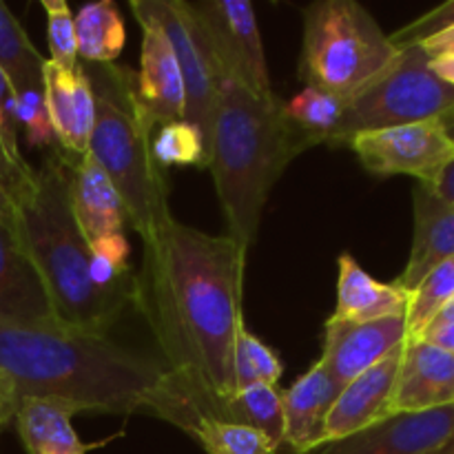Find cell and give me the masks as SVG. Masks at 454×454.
Segmentation results:
<instances>
[{"mask_svg":"<svg viewBox=\"0 0 454 454\" xmlns=\"http://www.w3.org/2000/svg\"><path fill=\"white\" fill-rule=\"evenodd\" d=\"M80 408L53 397H22L18 399L16 424L18 437L27 454H87L105 446L111 439L98 443H82L74 430V415Z\"/></svg>","mask_w":454,"mask_h":454,"instance_id":"21","label":"cell"},{"mask_svg":"<svg viewBox=\"0 0 454 454\" xmlns=\"http://www.w3.org/2000/svg\"><path fill=\"white\" fill-rule=\"evenodd\" d=\"M434 74L443 80L446 84L454 87V56L452 58H437V60H430Z\"/></svg>","mask_w":454,"mask_h":454,"instance_id":"40","label":"cell"},{"mask_svg":"<svg viewBox=\"0 0 454 454\" xmlns=\"http://www.w3.org/2000/svg\"><path fill=\"white\" fill-rule=\"evenodd\" d=\"M452 403H454V393H452Z\"/></svg>","mask_w":454,"mask_h":454,"instance_id":"43","label":"cell"},{"mask_svg":"<svg viewBox=\"0 0 454 454\" xmlns=\"http://www.w3.org/2000/svg\"><path fill=\"white\" fill-rule=\"evenodd\" d=\"M428 189H433L448 207L454 208V160L443 168L442 176L437 177V182H434L433 186H428Z\"/></svg>","mask_w":454,"mask_h":454,"instance_id":"39","label":"cell"},{"mask_svg":"<svg viewBox=\"0 0 454 454\" xmlns=\"http://www.w3.org/2000/svg\"><path fill=\"white\" fill-rule=\"evenodd\" d=\"M443 124H446V129H448V136H450L454 140V114L448 115V118L443 120Z\"/></svg>","mask_w":454,"mask_h":454,"instance_id":"42","label":"cell"},{"mask_svg":"<svg viewBox=\"0 0 454 454\" xmlns=\"http://www.w3.org/2000/svg\"><path fill=\"white\" fill-rule=\"evenodd\" d=\"M421 340L430 341V344L439 346V348L448 350V353L454 355V322L428 326L424 331V335H421Z\"/></svg>","mask_w":454,"mask_h":454,"instance_id":"38","label":"cell"},{"mask_svg":"<svg viewBox=\"0 0 454 454\" xmlns=\"http://www.w3.org/2000/svg\"><path fill=\"white\" fill-rule=\"evenodd\" d=\"M454 355L421 337H408L395 381L390 417L452 403Z\"/></svg>","mask_w":454,"mask_h":454,"instance_id":"14","label":"cell"},{"mask_svg":"<svg viewBox=\"0 0 454 454\" xmlns=\"http://www.w3.org/2000/svg\"><path fill=\"white\" fill-rule=\"evenodd\" d=\"M204 415H213L217 419L255 428L264 433L278 448L284 446L282 393L278 390V386H244V388H239L231 397L207 403Z\"/></svg>","mask_w":454,"mask_h":454,"instance_id":"23","label":"cell"},{"mask_svg":"<svg viewBox=\"0 0 454 454\" xmlns=\"http://www.w3.org/2000/svg\"><path fill=\"white\" fill-rule=\"evenodd\" d=\"M286 115L315 145H331L346 111V100L322 89L306 87L291 102H284Z\"/></svg>","mask_w":454,"mask_h":454,"instance_id":"26","label":"cell"},{"mask_svg":"<svg viewBox=\"0 0 454 454\" xmlns=\"http://www.w3.org/2000/svg\"><path fill=\"white\" fill-rule=\"evenodd\" d=\"M399 49L380 22L355 0H319L304 9L297 75L346 102L390 69Z\"/></svg>","mask_w":454,"mask_h":454,"instance_id":"6","label":"cell"},{"mask_svg":"<svg viewBox=\"0 0 454 454\" xmlns=\"http://www.w3.org/2000/svg\"><path fill=\"white\" fill-rule=\"evenodd\" d=\"M452 114L454 87L434 74L419 44H411L399 49L397 60L384 75L346 102L331 146H346L350 137L364 131L446 120Z\"/></svg>","mask_w":454,"mask_h":454,"instance_id":"7","label":"cell"},{"mask_svg":"<svg viewBox=\"0 0 454 454\" xmlns=\"http://www.w3.org/2000/svg\"><path fill=\"white\" fill-rule=\"evenodd\" d=\"M0 322L58 326L43 279L18 235L13 208L0 195Z\"/></svg>","mask_w":454,"mask_h":454,"instance_id":"12","label":"cell"},{"mask_svg":"<svg viewBox=\"0 0 454 454\" xmlns=\"http://www.w3.org/2000/svg\"><path fill=\"white\" fill-rule=\"evenodd\" d=\"M362 167L375 176H411L433 186L454 160V140L443 120L357 133L348 140Z\"/></svg>","mask_w":454,"mask_h":454,"instance_id":"9","label":"cell"},{"mask_svg":"<svg viewBox=\"0 0 454 454\" xmlns=\"http://www.w3.org/2000/svg\"><path fill=\"white\" fill-rule=\"evenodd\" d=\"M337 278V306L331 319L335 322H377V319L403 317L408 309V291L397 284H384L359 266L350 253H341Z\"/></svg>","mask_w":454,"mask_h":454,"instance_id":"22","label":"cell"},{"mask_svg":"<svg viewBox=\"0 0 454 454\" xmlns=\"http://www.w3.org/2000/svg\"><path fill=\"white\" fill-rule=\"evenodd\" d=\"M13 98H16V93H13L12 84H9V80L0 71V142H3L12 162L27 168L29 164L25 162L20 146H18V124L16 115H13Z\"/></svg>","mask_w":454,"mask_h":454,"instance_id":"34","label":"cell"},{"mask_svg":"<svg viewBox=\"0 0 454 454\" xmlns=\"http://www.w3.org/2000/svg\"><path fill=\"white\" fill-rule=\"evenodd\" d=\"M82 67L96 98L87 153L114 182L127 220L145 242L173 215L164 168L153 158L155 122L137 98V75L127 67Z\"/></svg>","mask_w":454,"mask_h":454,"instance_id":"5","label":"cell"},{"mask_svg":"<svg viewBox=\"0 0 454 454\" xmlns=\"http://www.w3.org/2000/svg\"><path fill=\"white\" fill-rule=\"evenodd\" d=\"M142 27V58L137 71V98L155 127L184 120V80L162 31L151 22Z\"/></svg>","mask_w":454,"mask_h":454,"instance_id":"18","label":"cell"},{"mask_svg":"<svg viewBox=\"0 0 454 454\" xmlns=\"http://www.w3.org/2000/svg\"><path fill=\"white\" fill-rule=\"evenodd\" d=\"M454 433V403L381 419L306 454H433Z\"/></svg>","mask_w":454,"mask_h":454,"instance_id":"11","label":"cell"},{"mask_svg":"<svg viewBox=\"0 0 454 454\" xmlns=\"http://www.w3.org/2000/svg\"><path fill=\"white\" fill-rule=\"evenodd\" d=\"M191 437L204 448V454H278L279 450L260 430L213 415H202Z\"/></svg>","mask_w":454,"mask_h":454,"instance_id":"27","label":"cell"},{"mask_svg":"<svg viewBox=\"0 0 454 454\" xmlns=\"http://www.w3.org/2000/svg\"><path fill=\"white\" fill-rule=\"evenodd\" d=\"M91 247V253L105 257L111 264L120 266V269H131L129 266V255H131V247H129L124 233H114L106 235V238H100L98 242L89 244Z\"/></svg>","mask_w":454,"mask_h":454,"instance_id":"36","label":"cell"},{"mask_svg":"<svg viewBox=\"0 0 454 454\" xmlns=\"http://www.w3.org/2000/svg\"><path fill=\"white\" fill-rule=\"evenodd\" d=\"M78 58L84 65H114L124 49V20L111 0L84 4L74 16Z\"/></svg>","mask_w":454,"mask_h":454,"instance_id":"24","label":"cell"},{"mask_svg":"<svg viewBox=\"0 0 454 454\" xmlns=\"http://www.w3.org/2000/svg\"><path fill=\"white\" fill-rule=\"evenodd\" d=\"M69 186L71 155L53 146L35 171L34 184L12 207L13 220L58 326L106 335L136 297L100 291L91 282V247L75 222Z\"/></svg>","mask_w":454,"mask_h":454,"instance_id":"4","label":"cell"},{"mask_svg":"<svg viewBox=\"0 0 454 454\" xmlns=\"http://www.w3.org/2000/svg\"><path fill=\"white\" fill-rule=\"evenodd\" d=\"M310 146L317 145L291 122L278 96H257L229 75L220 80L207 168L213 173L226 233L239 247L248 251L255 242L270 191Z\"/></svg>","mask_w":454,"mask_h":454,"instance_id":"3","label":"cell"},{"mask_svg":"<svg viewBox=\"0 0 454 454\" xmlns=\"http://www.w3.org/2000/svg\"><path fill=\"white\" fill-rule=\"evenodd\" d=\"M153 158L162 168L198 167L207 168L208 146L202 131L186 120L168 122L153 133Z\"/></svg>","mask_w":454,"mask_h":454,"instance_id":"29","label":"cell"},{"mask_svg":"<svg viewBox=\"0 0 454 454\" xmlns=\"http://www.w3.org/2000/svg\"><path fill=\"white\" fill-rule=\"evenodd\" d=\"M403 346L381 359L366 372L350 380L337 395L324 426V443L350 437L368 426L390 417L395 381H397L399 364H402ZM322 443V446H324Z\"/></svg>","mask_w":454,"mask_h":454,"instance_id":"16","label":"cell"},{"mask_svg":"<svg viewBox=\"0 0 454 454\" xmlns=\"http://www.w3.org/2000/svg\"><path fill=\"white\" fill-rule=\"evenodd\" d=\"M129 7L137 22H151L167 38L184 80V120L202 131L208 146L217 84L224 71L193 4L184 0H131Z\"/></svg>","mask_w":454,"mask_h":454,"instance_id":"8","label":"cell"},{"mask_svg":"<svg viewBox=\"0 0 454 454\" xmlns=\"http://www.w3.org/2000/svg\"><path fill=\"white\" fill-rule=\"evenodd\" d=\"M424 49L426 56L430 60H437V58H452L454 56V27H450L443 34L434 35V38L426 40V43L419 44Z\"/></svg>","mask_w":454,"mask_h":454,"instance_id":"37","label":"cell"},{"mask_svg":"<svg viewBox=\"0 0 454 454\" xmlns=\"http://www.w3.org/2000/svg\"><path fill=\"white\" fill-rule=\"evenodd\" d=\"M71 208L89 244L122 233L127 211L114 182L89 153L71 158Z\"/></svg>","mask_w":454,"mask_h":454,"instance_id":"20","label":"cell"},{"mask_svg":"<svg viewBox=\"0 0 454 454\" xmlns=\"http://www.w3.org/2000/svg\"><path fill=\"white\" fill-rule=\"evenodd\" d=\"M284 364L279 355L255 333L244 328L235 341V381L238 390L251 384L278 386L282 380Z\"/></svg>","mask_w":454,"mask_h":454,"instance_id":"30","label":"cell"},{"mask_svg":"<svg viewBox=\"0 0 454 454\" xmlns=\"http://www.w3.org/2000/svg\"><path fill=\"white\" fill-rule=\"evenodd\" d=\"M34 176L35 171L31 167L22 168L18 164H13L7 151H4L3 142H0V195L12 207L29 191V186L34 184Z\"/></svg>","mask_w":454,"mask_h":454,"instance_id":"35","label":"cell"},{"mask_svg":"<svg viewBox=\"0 0 454 454\" xmlns=\"http://www.w3.org/2000/svg\"><path fill=\"white\" fill-rule=\"evenodd\" d=\"M454 297V257L426 275L408 293L406 328L408 337H421L426 328L437 319L443 306Z\"/></svg>","mask_w":454,"mask_h":454,"instance_id":"28","label":"cell"},{"mask_svg":"<svg viewBox=\"0 0 454 454\" xmlns=\"http://www.w3.org/2000/svg\"><path fill=\"white\" fill-rule=\"evenodd\" d=\"M47 58L27 38L18 18L0 3V71L12 84L13 93L25 89H43Z\"/></svg>","mask_w":454,"mask_h":454,"instance_id":"25","label":"cell"},{"mask_svg":"<svg viewBox=\"0 0 454 454\" xmlns=\"http://www.w3.org/2000/svg\"><path fill=\"white\" fill-rule=\"evenodd\" d=\"M450 27H454V0H448V3L430 9L424 16L415 18L412 22L403 25L402 29L390 34V43L397 49L411 47V44H421L426 40L448 31Z\"/></svg>","mask_w":454,"mask_h":454,"instance_id":"33","label":"cell"},{"mask_svg":"<svg viewBox=\"0 0 454 454\" xmlns=\"http://www.w3.org/2000/svg\"><path fill=\"white\" fill-rule=\"evenodd\" d=\"M340 390L341 386L319 362L284 390V446L291 448V454H306L322 446L326 417Z\"/></svg>","mask_w":454,"mask_h":454,"instance_id":"17","label":"cell"},{"mask_svg":"<svg viewBox=\"0 0 454 454\" xmlns=\"http://www.w3.org/2000/svg\"><path fill=\"white\" fill-rule=\"evenodd\" d=\"M415 233L406 269L399 275V288L411 293L426 275L454 257V208L448 207L433 189L417 184L412 191Z\"/></svg>","mask_w":454,"mask_h":454,"instance_id":"19","label":"cell"},{"mask_svg":"<svg viewBox=\"0 0 454 454\" xmlns=\"http://www.w3.org/2000/svg\"><path fill=\"white\" fill-rule=\"evenodd\" d=\"M44 16H47V44L49 62L62 69L78 67V44H75L74 13L65 0H43Z\"/></svg>","mask_w":454,"mask_h":454,"instance_id":"31","label":"cell"},{"mask_svg":"<svg viewBox=\"0 0 454 454\" xmlns=\"http://www.w3.org/2000/svg\"><path fill=\"white\" fill-rule=\"evenodd\" d=\"M13 115L18 127L25 129L27 145L29 146H58L53 136L51 120H49L47 105H44L43 89H25L13 98Z\"/></svg>","mask_w":454,"mask_h":454,"instance_id":"32","label":"cell"},{"mask_svg":"<svg viewBox=\"0 0 454 454\" xmlns=\"http://www.w3.org/2000/svg\"><path fill=\"white\" fill-rule=\"evenodd\" d=\"M43 93L58 146L71 158L87 153L96 122V98L84 67L62 69L47 60Z\"/></svg>","mask_w":454,"mask_h":454,"instance_id":"15","label":"cell"},{"mask_svg":"<svg viewBox=\"0 0 454 454\" xmlns=\"http://www.w3.org/2000/svg\"><path fill=\"white\" fill-rule=\"evenodd\" d=\"M0 375L18 399L53 397L82 411L151 415L193 434L204 402L164 362L106 335L0 322Z\"/></svg>","mask_w":454,"mask_h":454,"instance_id":"2","label":"cell"},{"mask_svg":"<svg viewBox=\"0 0 454 454\" xmlns=\"http://www.w3.org/2000/svg\"><path fill=\"white\" fill-rule=\"evenodd\" d=\"M247 248L168 217L145 239L136 301L162 362L204 402L238 393L235 341L244 331Z\"/></svg>","mask_w":454,"mask_h":454,"instance_id":"1","label":"cell"},{"mask_svg":"<svg viewBox=\"0 0 454 454\" xmlns=\"http://www.w3.org/2000/svg\"><path fill=\"white\" fill-rule=\"evenodd\" d=\"M191 4L215 49L224 75L257 96H275L255 7L248 0H204Z\"/></svg>","mask_w":454,"mask_h":454,"instance_id":"10","label":"cell"},{"mask_svg":"<svg viewBox=\"0 0 454 454\" xmlns=\"http://www.w3.org/2000/svg\"><path fill=\"white\" fill-rule=\"evenodd\" d=\"M433 454H454V433H452V437L448 439V442L443 443V446L439 448L437 452H433Z\"/></svg>","mask_w":454,"mask_h":454,"instance_id":"41","label":"cell"},{"mask_svg":"<svg viewBox=\"0 0 454 454\" xmlns=\"http://www.w3.org/2000/svg\"><path fill=\"white\" fill-rule=\"evenodd\" d=\"M408 328L403 317L377 319V322H335L328 317L324 333V348L319 364L333 381L344 388L350 380L366 372L381 359L406 344Z\"/></svg>","mask_w":454,"mask_h":454,"instance_id":"13","label":"cell"}]
</instances>
